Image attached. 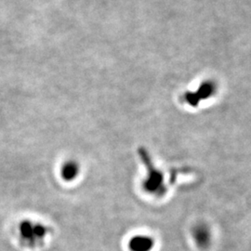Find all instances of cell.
<instances>
[{
	"label": "cell",
	"instance_id": "2",
	"mask_svg": "<svg viewBox=\"0 0 251 251\" xmlns=\"http://www.w3.org/2000/svg\"><path fill=\"white\" fill-rule=\"evenodd\" d=\"M218 85L212 79H206L200 83L198 89L195 90H187L183 93L181 99L192 107H198L201 101L213 97L217 93Z\"/></svg>",
	"mask_w": 251,
	"mask_h": 251
},
{
	"label": "cell",
	"instance_id": "4",
	"mask_svg": "<svg viewBox=\"0 0 251 251\" xmlns=\"http://www.w3.org/2000/svg\"><path fill=\"white\" fill-rule=\"evenodd\" d=\"M80 172V167L77 162L69 160L65 162L61 168L60 174L63 180L65 181H73L76 179Z\"/></svg>",
	"mask_w": 251,
	"mask_h": 251
},
{
	"label": "cell",
	"instance_id": "5",
	"mask_svg": "<svg viewBox=\"0 0 251 251\" xmlns=\"http://www.w3.org/2000/svg\"><path fill=\"white\" fill-rule=\"evenodd\" d=\"M196 234V240L198 241L200 245L206 246V243L209 240V233L207 232L205 227H198L195 231Z\"/></svg>",
	"mask_w": 251,
	"mask_h": 251
},
{
	"label": "cell",
	"instance_id": "1",
	"mask_svg": "<svg viewBox=\"0 0 251 251\" xmlns=\"http://www.w3.org/2000/svg\"><path fill=\"white\" fill-rule=\"evenodd\" d=\"M49 228L39 223L24 221L19 226V240L29 249H36L44 242Z\"/></svg>",
	"mask_w": 251,
	"mask_h": 251
},
{
	"label": "cell",
	"instance_id": "3",
	"mask_svg": "<svg viewBox=\"0 0 251 251\" xmlns=\"http://www.w3.org/2000/svg\"><path fill=\"white\" fill-rule=\"evenodd\" d=\"M153 248V240L147 235H136L128 242L131 251H150Z\"/></svg>",
	"mask_w": 251,
	"mask_h": 251
}]
</instances>
